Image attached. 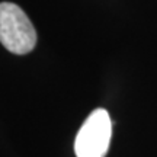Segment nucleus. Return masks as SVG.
<instances>
[{
	"label": "nucleus",
	"instance_id": "nucleus-1",
	"mask_svg": "<svg viewBox=\"0 0 157 157\" xmlns=\"http://www.w3.org/2000/svg\"><path fill=\"white\" fill-rule=\"evenodd\" d=\"M0 42L17 56L28 54L35 48L36 31L26 13L15 3H0Z\"/></svg>",
	"mask_w": 157,
	"mask_h": 157
},
{
	"label": "nucleus",
	"instance_id": "nucleus-2",
	"mask_svg": "<svg viewBox=\"0 0 157 157\" xmlns=\"http://www.w3.org/2000/svg\"><path fill=\"white\" fill-rule=\"evenodd\" d=\"M112 135V122L105 109H95L80 127L74 141L77 157H105Z\"/></svg>",
	"mask_w": 157,
	"mask_h": 157
}]
</instances>
